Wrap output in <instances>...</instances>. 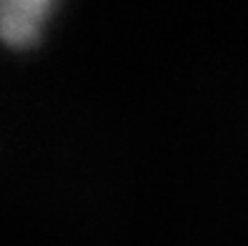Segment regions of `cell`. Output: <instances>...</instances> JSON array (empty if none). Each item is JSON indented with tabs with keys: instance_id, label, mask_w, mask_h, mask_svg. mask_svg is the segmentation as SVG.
<instances>
[{
	"instance_id": "6da1fadb",
	"label": "cell",
	"mask_w": 248,
	"mask_h": 246,
	"mask_svg": "<svg viewBox=\"0 0 248 246\" xmlns=\"http://www.w3.org/2000/svg\"><path fill=\"white\" fill-rule=\"evenodd\" d=\"M53 10L48 0H3L0 3V40L10 48H28L40 38Z\"/></svg>"
}]
</instances>
